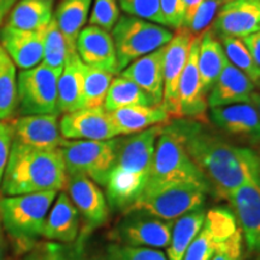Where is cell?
I'll return each instance as SVG.
<instances>
[{"label": "cell", "instance_id": "cell-6", "mask_svg": "<svg viewBox=\"0 0 260 260\" xmlns=\"http://www.w3.org/2000/svg\"><path fill=\"white\" fill-rule=\"evenodd\" d=\"M172 182H199L207 186L199 169L191 160L178 130L172 123H168L158 136L146 187Z\"/></svg>", "mask_w": 260, "mask_h": 260}, {"label": "cell", "instance_id": "cell-2", "mask_svg": "<svg viewBox=\"0 0 260 260\" xmlns=\"http://www.w3.org/2000/svg\"><path fill=\"white\" fill-rule=\"evenodd\" d=\"M164 125H154L117 139L116 162L105 186L107 199L113 209L126 212L144 191L158 136Z\"/></svg>", "mask_w": 260, "mask_h": 260}, {"label": "cell", "instance_id": "cell-33", "mask_svg": "<svg viewBox=\"0 0 260 260\" xmlns=\"http://www.w3.org/2000/svg\"><path fill=\"white\" fill-rule=\"evenodd\" d=\"M113 80V75L84 64L83 67V107H103L104 102Z\"/></svg>", "mask_w": 260, "mask_h": 260}, {"label": "cell", "instance_id": "cell-35", "mask_svg": "<svg viewBox=\"0 0 260 260\" xmlns=\"http://www.w3.org/2000/svg\"><path fill=\"white\" fill-rule=\"evenodd\" d=\"M225 52V56L234 67L251 79L256 87L260 84V68L255 64L242 39L222 37L218 38Z\"/></svg>", "mask_w": 260, "mask_h": 260}, {"label": "cell", "instance_id": "cell-10", "mask_svg": "<svg viewBox=\"0 0 260 260\" xmlns=\"http://www.w3.org/2000/svg\"><path fill=\"white\" fill-rule=\"evenodd\" d=\"M113 230V239L121 245L147 248H168L174 222L162 220L141 210H129Z\"/></svg>", "mask_w": 260, "mask_h": 260}, {"label": "cell", "instance_id": "cell-22", "mask_svg": "<svg viewBox=\"0 0 260 260\" xmlns=\"http://www.w3.org/2000/svg\"><path fill=\"white\" fill-rule=\"evenodd\" d=\"M165 46L139 58L123 69L121 76L133 81L151 98L155 106H161L164 92Z\"/></svg>", "mask_w": 260, "mask_h": 260}, {"label": "cell", "instance_id": "cell-44", "mask_svg": "<svg viewBox=\"0 0 260 260\" xmlns=\"http://www.w3.org/2000/svg\"><path fill=\"white\" fill-rule=\"evenodd\" d=\"M243 44L246 45L247 50L249 51L255 64L260 68V30L253 32L248 37L242 38Z\"/></svg>", "mask_w": 260, "mask_h": 260}, {"label": "cell", "instance_id": "cell-30", "mask_svg": "<svg viewBox=\"0 0 260 260\" xmlns=\"http://www.w3.org/2000/svg\"><path fill=\"white\" fill-rule=\"evenodd\" d=\"M205 216H206V212L204 207H199L175 219L176 222L172 225L170 243L167 248L168 260L183 259L188 247L190 246L204 225Z\"/></svg>", "mask_w": 260, "mask_h": 260}, {"label": "cell", "instance_id": "cell-42", "mask_svg": "<svg viewBox=\"0 0 260 260\" xmlns=\"http://www.w3.org/2000/svg\"><path fill=\"white\" fill-rule=\"evenodd\" d=\"M22 260H95V259H83L79 256L69 255L64 251L63 247L57 245H47L44 248L32 251L31 253ZM106 260V259H104Z\"/></svg>", "mask_w": 260, "mask_h": 260}, {"label": "cell", "instance_id": "cell-24", "mask_svg": "<svg viewBox=\"0 0 260 260\" xmlns=\"http://www.w3.org/2000/svg\"><path fill=\"white\" fill-rule=\"evenodd\" d=\"M80 213L67 193H60L54 200L45 223L42 236L50 241L70 243L79 235Z\"/></svg>", "mask_w": 260, "mask_h": 260}, {"label": "cell", "instance_id": "cell-39", "mask_svg": "<svg viewBox=\"0 0 260 260\" xmlns=\"http://www.w3.org/2000/svg\"><path fill=\"white\" fill-rule=\"evenodd\" d=\"M125 14L162 25L159 0H117Z\"/></svg>", "mask_w": 260, "mask_h": 260}, {"label": "cell", "instance_id": "cell-32", "mask_svg": "<svg viewBox=\"0 0 260 260\" xmlns=\"http://www.w3.org/2000/svg\"><path fill=\"white\" fill-rule=\"evenodd\" d=\"M17 73L6 52L0 57V121H6L17 110Z\"/></svg>", "mask_w": 260, "mask_h": 260}, {"label": "cell", "instance_id": "cell-36", "mask_svg": "<svg viewBox=\"0 0 260 260\" xmlns=\"http://www.w3.org/2000/svg\"><path fill=\"white\" fill-rule=\"evenodd\" d=\"M106 260H168L161 251L147 247L111 245L106 251Z\"/></svg>", "mask_w": 260, "mask_h": 260}, {"label": "cell", "instance_id": "cell-41", "mask_svg": "<svg viewBox=\"0 0 260 260\" xmlns=\"http://www.w3.org/2000/svg\"><path fill=\"white\" fill-rule=\"evenodd\" d=\"M243 236L239 229L220 245L210 260H242Z\"/></svg>", "mask_w": 260, "mask_h": 260}, {"label": "cell", "instance_id": "cell-3", "mask_svg": "<svg viewBox=\"0 0 260 260\" xmlns=\"http://www.w3.org/2000/svg\"><path fill=\"white\" fill-rule=\"evenodd\" d=\"M67 169L60 148H32L12 141L8 167L2 181L5 197L61 190Z\"/></svg>", "mask_w": 260, "mask_h": 260}, {"label": "cell", "instance_id": "cell-27", "mask_svg": "<svg viewBox=\"0 0 260 260\" xmlns=\"http://www.w3.org/2000/svg\"><path fill=\"white\" fill-rule=\"evenodd\" d=\"M226 63L228 58L222 46V42L214 34L212 29H209L201 35L199 54H198L201 88L206 94V96L219 75L222 74Z\"/></svg>", "mask_w": 260, "mask_h": 260}, {"label": "cell", "instance_id": "cell-15", "mask_svg": "<svg viewBox=\"0 0 260 260\" xmlns=\"http://www.w3.org/2000/svg\"><path fill=\"white\" fill-rule=\"evenodd\" d=\"M228 201L232 204L247 249L260 258V183L243 184L230 195Z\"/></svg>", "mask_w": 260, "mask_h": 260}, {"label": "cell", "instance_id": "cell-11", "mask_svg": "<svg viewBox=\"0 0 260 260\" xmlns=\"http://www.w3.org/2000/svg\"><path fill=\"white\" fill-rule=\"evenodd\" d=\"M212 124L229 138L242 145H260V116L251 103L211 107Z\"/></svg>", "mask_w": 260, "mask_h": 260}, {"label": "cell", "instance_id": "cell-50", "mask_svg": "<svg viewBox=\"0 0 260 260\" xmlns=\"http://www.w3.org/2000/svg\"><path fill=\"white\" fill-rule=\"evenodd\" d=\"M256 153H258V157H259V177H260V149L259 151H256Z\"/></svg>", "mask_w": 260, "mask_h": 260}, {"label": "cell", "instance_id": "cell-49", "mask_svg": "<svg viewBox=\"0 0 260 260\" xmlns=\"http://www.w3.org/2000/svg\"><path fill=\"white\" fill-rule=\"evenodd\" d=\"M4 53H5L4 48H3V47H2V45H0V57H2V56H3V54H4Z\"/></svg>", "mask_w": 260, "mask_h": 260}, {"label": "cell", "instance_id": "cell-26", "mask_svg": "<svg viewBox=\"0 0 260 260\" xmlns=\"http://www.w3.org/2000/svg\"><path fill=\"white\" fill-rule=\"evenodd\" d=\"M83 67L77 52L68 56L58 79V112L70 113L83 107Z\"/></svg>", "mask_w": 260, "mask_h": 260}, {"label": "cell", "instance_id": "cell-43", "mask_svg": "<svg viewBox=\"0 0 260 260\" xmlns=\"http://www.w3.org/2000/svg\"><path fill=\"white\" fill-rule=\"evenodd\" d=\"M12 147V128L11 124L0 121V186L3 176L8 167L10 152Z\"/></svg>", "mask_w": 260, "mask_h": 260}, {"label": "cell", "instance_id": "cell-9", "mask_svg": "<svg viewBox=\"0 0 260 260\" xmlns=\"http://www.w3.org/2000/svg\"><path fill=\"white\" fill-rule=\"evenodd\" d=\"M61 70L45 64L17 75V111L27 115H59L58 112V79Z\"/></svg>", "mask_w": 260, "mask_h": 260}, {"label": "cell", "instance_id": "cell-8", "mask_svg": "<svg viewBox=\"0 0 260 260\" xmlns=\"http://www.w3.org/2000/svg\"><path fill=\"white\" fill-rule=\"evenodd\" d=\"M67 174H81L100 186H106L116 162L117 139L106 141L65 140L60 145Z\"/></svg>", "mask_w": 260, "mask_h": 260}, {"label": "cell", "instance_id": "cell-12", "mask_svg": "<svg viewBox=\"0 0 260 260\" xmlns=\"http://www.w3.org/2000/svg\"><path fill=\"white\" fill-rule=\"evenodd\" d=\"M239 229L232 210L213 207L206 212L203 228L188 247L182 260H210L217 248Z\"/></svg>", "mask_w": 260, "mask_h": 260}, {"label": "cell", "instance_id": "cell-46", "mask_svg": "<svg viewBox=\"0 0 260 260\" xmlns=\"http://www.w3.org/2000/svg\"><path fill=\"white\" fill-rule=\"evenodd\" d=\"M18 0H0V24L8 17L10 11L14 8Z\"/></svg>", "mask_w": 260, "mask_h": 260}, {"label": "cell", "instance_id": "cell-31", "mask_svg": "<svg viewBox=\"0 0 260 260\" xmlns=\"http://www.w3.org/2000/svg\"><path fill=\"white\" fill-rule=\"evenodd\" d=\"M136 105L155 106L151 98L133 81L123 76L113 79L104 102L105 111L112 112L122 107Z\"/></svg>", "mask_w": 260, "mask_h": 260}, {"label": "cell", "instance_id": "cell-47", "mask_svg": "<svg viewBox=\"0 0 260 260\" xmlns=\"http://www.w3.org/2000/svg\"><path fill=\"white\" fill-rule=\"evenodd\" d=\"M0 260H6V243L3 234L2 222H0Z\"/></svg>", "mask_w": 260, "mask_h": 260}, {"label": "cell", "instance_id": "cell-25", "mask_svg": "<svg viewBox=\"0 0 260 260\" xmlns=\"http://www.w3.org/2000/svg\"><path fill=\"white\" fill-rule=\"evenodd\" d=\"M109 113L118 135H132L151 126L168 124L171 118L161 106H126Z\"/></svg>", "mask_w": 260, "mask_h": 260}, {"label": "cell", "instance_id": "cell-1", "mask_svg": "<svg viewBox=\"0 0 260 260\" xmlns=\"http://www.w3.org/2000/svg\"><path fill=\"white\" fill-rule=\"evenodd\" d=\"M171 123L217 199L229 200L237 188L248 182L260 183L259 157L254 149L233 144L203 121L176 119Z\"/></svg>", "mask_w": 260, "mask_h": 260}, {"label": "cell", "instance_id": "cell-28", "mask_svg": "<svg viewBox=\"0 0 260 260\" xmlns=\"http://www.w3.org/2000/svg\"><path fill=\"white\" fill-rule=\"evenodd\" d=\"M54 0H18L8 16L6 25L23 30H41L53 18Z\"/></svg>", "mask_w": 260, "mask_h": 260}, {"label": "cell", "instance_id": "cell-5", "mask_svg": "<svg viewBox=\"0 0 260 260\" xmlns=\"http://www.w3.org/2000/svg\"><path fill=\"white\" fill-rule=\"evenodd\" d=\"M207 193L209 187L199 182H172L145 187L129 210H141L157 218L174 222L190 211L204 207Z\"/></svg>", "mask_w": 260, "mask_h": 260}, {"label": "cell", "instance_id": "cell-37", "mask_svg": "<svg viewBox=\"0 0 260 260\" xmlns=\"http://www.w3.org/2000/svg\"><path fill=\"white\" fill-rule=\"evenodd\" d=\"M225 2L226 0H203L189 24L186 27L191 37H201L205 31L209 30L210 25L216 18L217 12Z\"/></svg>", "mask_w": 260, "mask_h": 260}, {"label": "cell", "instance_id": "cell-7", "mask_svg": "<svg viewBox=\"0 0 260 260\" xmlns=\"http://www.w3.org/2000/svg\"><path fill=\"white\" fill-rule=\"evenodd\" d=\"M119 70L168 44L174 32L164 25L134 16H121L112 28Z\"/></svg>", "mask_w": 260, "mask_h": 260}, {"label": "cell", "instance_id": "cell-4", "mask_svg": "<svg viewBox=\"0 0 260 260\" xmlns=\"http://www.w3.org/2000/svg\"><path fill=\"white\" fill-rule=\"evenodd\" d=\"M56 190L5 197L0 199V219L16 248L29 252L44 234Z\"/></svg>", "mask_w": 260, "mask_h": 260}, {"label": "cell", "instance_id": "cell-38", "mask_svg": "<svg viewBox=\"0 0 260 260\" xmlns=\"http://www.w3.org/2000/svg\"><path fill=\"white\" fill-rule=\"evenodd\" d=\"M121 17L117 0H94L89 25H95L110 31Z\"/></svg>", "mask_w": 260, "mask_h": 260}, {"label": "cell", "instance_id": "cell-48", "mask_svg": "<svg viewBox=\"0 0 260 260\" xmlns=\"http://www.w3.org/2000/svg\"><path fill=\"white\" fill-rule=\"evenodd\" d=\"M251 104L255 107L256 111H258L259 116H260V92H256V90H255V92L252 94Z\"/></svg>", "mask_w": 260, "mask_h": 260}, {"label": "cell", "instance_id": "cell-21", "mask_svg": "<svg viewBox=\"0 0 260 260\" xmlns=\"http://www.w3.org/2000/svg\"><path fill=\"white\" fill-rule=\"evenodd\" d=\"M45 30H23L4 25L0 30V45L16 68L28 70L38 67L44 58Z\"/></svg>", "mask_w": 260, "mask_h": 260}, {"label": "cell", "instance_id": "cell-29", "mask_svg": "<svg viewBox=\"0 0 260 260\" xmlns=\"http://www.w3.org/2000/svg\"><path fill=\"white\" fill-rule=\"evenodd\" d=\"M92 2L93 0H61L54 12L53 18L63 32L71 52H77V38L88 19Z\"/></svg>", "mask_w": 260, "mask_h": 260}, {"label": "cell", "instance_id": "cell-20", "mask_svg": "<svg viewBox=\"0 0 260 260\" xmlns=\"http://www.w3.org/2000/svg\"><path fill=\"white\" fill-rule=\"evenodd\" d=\"M76 51L83 64L112 75L118 74L115 42L110 31L95 25L84 27L76 41Z\"/></svg>", "mask_w": 260, "mask_h": 260}, {"label": "cell", "instance_id": "cell-13", "mask_svg": "<svg viewBox=\"0 0 260 260\" xmlns=\"http://www.w3.org/2000/svg\"><path fill=\"white\" fill-rule=\"evenodd\" d=\"M191 34L186 28L177 29L176 34L165 45L164 53V92L161 107L171 117L181 118L180 103H178V86L182 71L189 54Z\"/></svg>", "mask_w": 260, "mask_h": 260}, {"label": "cell", "instance_id": "cell-45", "mask_svg": "<svg viewBox=\"0 0 260 260\" xmlns=\"http://www.w3.org/2000/svg\"><path fill=\"white\" fill-rule=\"evenodd\" d=\"M203 3V0H182L183 4V11H184V18H183V28H186L189 22L193 18V16L199 9V6Z\"/></svg>", "mask_w": 260, "mask_h": 260}, {"label": "cell", "instance_id": "cell-51", "mask_svg": "<svg viewBox=\"0 0 260 260\" xmlns=\"http://www.w3.org/2000/svg\"><path fill=\"white\" fill-rule=\"evenodd\" d=\"M259 87H260V84H259Z\"/></svg>", "mask_w": 260, "mask_h": 260}, {"label": "cell", "instance_id": "cell-23", "mask_svg": "<svg viewBox=\"0 0 260 260\" xmlns=\"http://www.w3.org/2000/svg\"><path fill=\"white\" fill-rule=\"evenodd\" d=\"M255 87L254 82L247 75L228 60L222 74L207 94V106L211 109L233 104L251 103Z\"/></svg>", "mask_w": 260, "mask_h": 260}, {"label": "cell", "instance_id": "cell-14", "mask_svg": "<svg viewBox=\"0 0 260 260\" xmlns=\"http://www.w3.org/2000/svg\"><path fill=\"white\" fill-rule=\"evenodd\" d=\"M59 128L65 140L106 141L118 135L110 113L104 107L80 109L65 113L59 122Z\"/></svg>", "mask_w": 260, "mask_h": 260}, {"label": "cell", "instance_id": "cell-34", "mask_svg": "<svg viewBox=\"0 0 260 260\" xmlns=\"http://www.w3.org/2000/svg\"><path fill=\"white\" fill-rule=\"evenodd\" d=\"M71 53H74V52L70 51L63 32L58 28L56 19L52 18L50 24L46 27V30H45L42 64L52 68V69L63 70L67 58Z\"/></svg>", "mask_w": 260, "mask_h": 260}, {"label": "cell", "instance_id": "cell-40", "mask_svg": "<svg viewBox=\"0 0 260 260\" xmlns=\"http://www.w3.org/2000/svg\"><path fill=\"white\" fill-rule=\"evenodd\" d=\"M162 25L172 29L183 28V4L182 0H159Z\"/></svg>", "mask_w": 260, "mask_h": 260}, {"label": "cell", "instance_id": "cell-19", "mask_svg": "<svg viewBox=\"0 0 260 260\" xmlns=\"http://www.w3.org/2000/svg\"><path fill=\"white\" fill-rule=\"evenodd\" d=\"M11 128L12 141L32 148H59L64 141L58 115L21 116L11 123Z\"/></svg>", "mask_w": 260, "mask_h": 260}, {"label": "cell", "instance_id": "cell-17", "mask_svg": "<svg viewBox=\"0 0 260 260\" xmlns=\"http://www.w3.org/2000/svg\"><path fill=\"white\" fill-rule=\"evenodd\" d=\"M65 187L75 207L83 217L87 229L93 230L106 223L107 201L95 182L81 174H67Z\"/></svg>", "mask_w": 260, "mask_h": 260}, {"label": "cell", "instance_id": "cell-18", "mask_svg": "<svg viewBox=\"0 0 260 260\" xmlns=\"http://www.w3.org/2000/svg\"><path fill=\"white\" fill-rule=\"evenodd\" d=\"M200 38L193 37L190 42L187 63L182 71L178 86V103H180L181 118L203 121L207 109V96L201 88L198 54H199Z\"/></svg>", "mask_w": 260, "mask_h": 260}, {"label": "cell", "instance_id": "cell-16", "mask_svg": "<svg viewBox=\"0 0 260 260\" xmlns=\"http://www.w3.org/2000/svg\"><path fill=\"white\" fill-rule=\"evenodd\" d=\"M218 38L242 39L260 30V0H226L213 21Z\"/></svg>", "mask_w": 260, "mask_h": 260}]
</instances>
